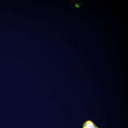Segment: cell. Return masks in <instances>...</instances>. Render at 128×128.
I'll list each match as a JSON object with an SVG mask.
<instances>
[{"label":"cell","instance_id":"obj_1","mask_svg":"<svg viewBox=\"0 0 128 128\" xmlns=\"http://www.w3.org/2000/svg\"><path fill=\"white\" fill-rule=\"evenodd\" d=\"M83 125L89 128H92L95 125L93 122L90 120L85 122Z\"/></svg>","mask_w":128,"mask_h":128},{"label":"cell","instance_id":"obj_2","mask_svg":"<svg viewBox=\"0 0 128 128\" xmlns=\"http://www.w3.org/2000/svg\"><path fill=\"white\" fill-rule=\"evenodd\" d=\"M80 7V4L79 3H77L75 5V7L77 8H78Z\"/></svg>","mask_w":128,"mask_h":128},{"label":"cell","instance_id":"obj_3","mask_svg":"<svg viewBox=\"0 0 128 128\" xmlns=\"http://www.w3.org/2000/svg\"><path fill=\"white\" fill-rule=\"evenodd\" d=\"M83 128H88L86 126L83 125Z\"/></svg>","mask_w":128,"mask_h":128},{"label":"cell","instance_id":"obj_4","mask_svg":"<svg viewBox=\"0 0 128 128\" xmlns=\"http://www.w3.org/2000/svg\"><path fill=\"white\" fill-rule=\"evenodd\" d=\"M92 128H99L98 127L95 125L94 127Z\"/></svg>","mask_w":128,"mask_h":128}]
</instances>
